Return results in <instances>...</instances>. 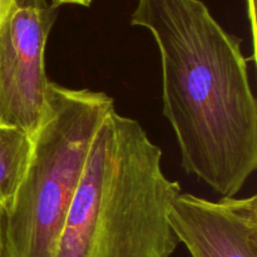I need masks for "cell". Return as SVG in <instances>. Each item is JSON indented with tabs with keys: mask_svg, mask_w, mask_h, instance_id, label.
Instances as JSON below:
<instances>
[{
	"mask_svg": "<svg viewBox=\"0 0 257 257\" xmlns=\"http://www.w3.org/2000/svg\"><path fill=\"white\" fill-rule=\"evenodd\" d=\"M131 24L160 50L163 114L183 170L235 197L257 168V104L241 38L202 0H137Z\"/></svg>",
	"mask_w": 257,
	"mask_h": 257,
	"instance_id": "cell-1",
	"label": "cell"
},
{
	"mask_svg": "<svg viewBox=\"0 0 257 257\" xmlns=\"http://www.w3.org/2000/svg\"><path fill=\"white\" fill-rule=\"evenodd\" d=\"M178 181L136 119L112 110L95 135L55 257H171Z\"/></svg>",
	"mask_w": 257,
	"mask_h": 257,
	"instance_id": "cell-2",
	"label": "cell"
},
{
	"mask_svg": "<svg viewBox=\"0 0 257 257\" xmlns=\"http://www.w3.org/2000/svg\"><path fill=\"white\" fill-rule=\"evenodd\" d=\"M104 92L49 82L23 182L5 212L2 257H55L98 130L114 110Z\"/></svg>",
	"mask_w": 257,
	"mask_h": 257,
	"instance_id": "cell-3",
	"label": "cell"
},
{
	"mask_svg": "<svg viewBox=\"0 0 257 257\" xmlns=\"http://www.w3.org/2000/svg\"><path fill=\"white\" fill-rule=\"evenodd\" d=\"M58 9L47 0H9L0 22V124L32 138L47 104L45 49Z\"/></svg>",
	"mask_w": 257,
	"mask_h": 257,
	"instance_id": "cell-4",
	"label": "cell"
},
{
	"mask_svg": "<svg viewBox=\"0 0 257 257\" xmlns=\"http://www.w3.org/2000/svg\"><path fill=\"white\" fill-rule=\"evenodd\" d=\"M170 223L191 257H257V196L206 200L180 193Z\"/></svg>",
	"mask_w": 257,
	"mask_h": 257,
	"instance_id": "cell-5",
	"label": "cell"
},
{
	"mask_svg": "<svg viewBox=\"0 0 257 257\" xmlns=\"http://www.w3.org/2000/svg\"><path fill=\"white\" fill-rule=\"evenodd\" d=\"M33 152V138L23 130L0 124V205L7 212L23 182Z\"/></svg>",
	"mask_w": 257,
	"mask_h": 257,
	"instance_id": "cell-6",
	"label": "cell"
},
{
	"mask_svg": "<svg viewBox=\"0 0 257 257\" xmlns=\"http://www.w3.org/2000/svg\"><path fill=\"white\" fill-rule=\"evenodd\" d=\"M246 3H247L248 19H250L251 28H252L253 43H255V38H256V0H246Z\"/></svg>",
	"mask_w": 257,
	"mask_h": 257,
	"instance_id": "cell-7",
	"label": "cell"
},
{
	"mask_svg": "<svg viewBox=\"0 0 257 257\" xmlns=\"http://www.w3.org/2000/svg\"><path fill=\"white\" fill-rule=\"evenodd\" d=\"M93 0H52V4L59 8L60 5L70 4V5H80V7H90Z\"/></svg>",
	"mask_w": 257,
	"mask_h": 257,
	"instance_id": "cell-8",
	"label": "cell"
},
{
	"mask_svg": "<svg viewBox=\"0 0 257 257\" xmlns=\"http://www.w3.org/2000/svg\"><path fill=\"white\" fill-rule=\"evenodd\" d=\"M4 218H5V211L0 205V257L3 253V233H4Z\"/></svg>",
	"mask_w": 257,
	"mask_h": 257,
	"instance_id": "cell-9",
	"label": "cell"
},
{
	"mask_svg": "<svg viewBox=\"0 0 257 257\" xmlns=\"http://www.w3.org/2000/svg\"><path fill=\"white\" fill-rule=\"evenodd\" d=\"M9 0H0V22L3 19V15H4L5 9H7V5Z\"/></svg>",
	"mask_w": 257,
	"mask_h": 257,
	"instance_id": "cell-10",
	"label": "cell"
}]
</instances>
